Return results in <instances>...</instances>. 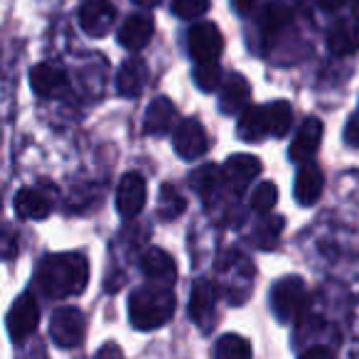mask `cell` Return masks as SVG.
I'll return each instance as SVG.
<instances>
[{
  "label": "cell",
  "instance_id": "6da1fadb",
  "mask_svg": "<svg viewBox=\"0 0 359 359\" xmlns=\"http://www.w3.org/2000/svg\"><path fill=\"white\" fill-rule=\"evenodd\" d=\"M37 283L45 295L57 300L81 295L89 283V261L76 251L45 256L37 271Z\"/></svg>",
  "mask_w": 359,
  "mask_h": 359
},
{
  "label": "cell",
  "instance_id": "7a4b0ae2",
  "mask_svg": "<svg viewBox=\"0 0 359 359\" xmlns=\"http://www.w3.org/2000/svg\"><path fill=\"white\" fill-rule=\"evenodd\" d=\"M175 315V295L168 285H145L133 290L128 300V318L135 330H158Z\"/></svg>",
  "mask_w": 359,
  "mask_h": 359
},
{
  "label": "cell",
  "instance_id": "3957f363",
  "mask_svg": "<svg viewBox=\"0 0 359 359\" xmlns=\"http://www.w3.org/2000/svg\"><path fill=\"white\" fill-rule=\"evenodd\" d=\"M271 308L283 323L300 318L303 310L308 308V288H305L303 278H298V276L280 278L271 288Z\"/></svg>",
  "mask_w": 359,
  "mask_h": 359
},
{
  "label": "cell",
  "instance_id": "277c9868",
  "mask_svg": "<svg viewBox=\"0 0 359 359\" xmlns=\"http://www.w3.org/2000/svg\"><path fill=\"white\" fill-rule=\"evenodd\" d=\"M86 334V315L74 305H62L52 313L50 320V337L57 347L72 349L81 344Z\"/></svg>",
  "mask_w": 359,
  "mask_h": 359
},
{
  "label": "cell",
  "instance_id": "5b68a950",
  "mask_svg": "<svg viewBox=\"0 0 359 359\" xmlns=\"http://www.w3.org/2000/svg\"><path fill=\"white\" fill-rule=\"evenodd\" d=\"M40 323V303L32 293H22L8 310V334L13 342H25Z\"/></svg>",
  "mask_w": 359,
  "mask_h": 359
},
{
  "label": "cell",
  "instance_id": "8992f818",
  "mask_svg": "<svg viewBox=\"0 0 359 359\" xmlns=\"http://www.w3.org/2000/svg\"><path fill=\"white\" fill-rule=\"evenodd\" d=\"M172 145L175 153L185 160H197L210 150V138H207L205 126L197 118H185L180 121L177 128L172 135Z\"/></svg>",
  "mask_w": 359,
  "mask_h": 359
},
{
  "label": "cell",
  "instance_id": "52a82bcc",
  "mask_svg": "<svg viewBox=\"0 0 359 359\" xmlns=\"http://www.w3.org/2000/svg\"><path fill=\"white\" fill-rule=\"evenodd\" d=\"M145 200H148V187L145 177L138 172H126L116 190V210L123 219H133L143 212Z\"/></svg>",
  "mask_w": 359,
  "mask_h": 359
},
{
  "label": "cell",
  "instance_id": "ba28073f",
  "mask_svg": "<svg viewBox=\"0 0 359 359\" xmlns=\"http://www.w3.org/2000/svg\"><path fill=\"white\" fill-rule=\"evenodd\" d=\"M187 47L195 62H217L224 50V37L212 22H197L187 37Z\"/></svg>",
  "mask_w": 359,
  "mask_h": 359
},
{
  "label": "cell",
  "instance_id": "9c48e42d",
  "mask_svg": "<svg viewBox=\"0 0 359 359\" xmlns=\"http://www.w3.org/2000/svg\"><path fill=\"white\" fill-rule=\"evenodd\" d=\"M259 175H261V160L246 153L231 155L224 163V168H222V180L229 185V190L234 192L236 197H239Z\"/></svg>",
  "mask_w": 359,
  "mask_h": 359
},
{
  "label": "cell",
  "instance_id": "30bf717a",
  "mask_svg": "<svg viewBox=\"0 0 359 359\" xmlns=\"http://www.w3.org/2000/svg\"><path fill=\"white\" fill-rule=\"evenodd\" d=\"M116 11L109 0H86L79 11V25L89 37H104L114 27Z\"/></svg>",
  "mask_w": 359,
  "mask_h": 359
},
{
  "label": "cell",
  "instance_id": "8fae6325",
  "mask_svg": "<svg viewBox=\"0 0 359 359\" xmlns=\"http://www.w3.org/2000/svg\"><path fill=\"white\" fill-rule=\"evenodd\" d=\"M320 143H323V121L315 118V116H308V118L300 123L298 133H295L293 143H290V160L295 163H310L315 153L320 150Z\"/></svg>",
  "mask_w": 359,
  "mask_h": 359
},
{
  "label": "cell",
  "instance_id": "7c38bea8",
  "mask_svg": "<svg viewBox=\"0 0 359 359\" xmlns=\"http://www.w3.org/2000/svg\"><path fill=\"white\" fill-rule=\"evenodd\" d=\"M30 86L42 99H57V96H62L67 91L69 79H67V72L60 69V67L35 65L30 69Z\"/></svg>",
  "mask_w": 359,
  "mask_h": 359
},
{
  "label": "cell",
  "instance_id": "4fadbf2b",
  "mask_svg": "<svg viewBox=\"0 0 359 359\" xmlns=\"http://www.w3.org/2000/svg\"><path fill=\"white\" fill-rule=\"evenodd\" d=\"M323 185H325V175L318 165L315 163L300 165L298 175H295V187H293V195H295V200H298V205L313 207L315 202L320 200V195H323Z\"/></svg>",
  "mask_w": 359,
  "mask_h": 359
},
{
  "label": "cell",
  "instance_id": "5bb4252c",
  "mask_svg": "<svg viewBox=\"0 0 359 359\" xmlns=\"http://www.w3.org/2000/svg\"><path fill=\"white\" fill-rule=\"evenodd\" d=\"M140 269H143L145 278L153 280L158 285H172L177 280V264L172 256L163 249H150L148 254L140 259Z\"/></svg>",
  "mask_w": 359,
  "mask_h": 359
},
{
  "label": "cell",
  "instance_id": "9a60e30c",
  "mask_svg": "<svg viewBox=\"0 0 359 359\" xmlns=\"http://www.w3.org/2000/svg\"><path fill=\"white\" fill-rule=\"evenodd\" d=\"M177 121V111H175L172 101L168 96H158L150 101V106L145 109L143 116V133L145 135H163Z\"/></svg>",
  "mask_w": 359,
  "mask_h": 359
},
{
  "label": "cell",
  "instance_id": "2e32d148",
  "mask_svg": "<svg viewBox=\"0 0 359 359\" xmlns=\"http://www.w3.org/2000/svg\"><path fill=\"white\" fill-rule=\"evenodd\" d=\"M249 96H251L249 81L241 74H229L224 84H222V94H219L222 114L226 116L241 114L246 109V104H249Z\"/></svg>",
  "mask_w": 359,
  "mask_h": 359
},
{
  "label": "cell",
  "instance_id": "e0dca14e",
  "mask_svg": "<svg viewBox=\"0 0 359 359\" xmlns=\"http://www.w3.org/2000/svg\"><path fill=\"white\" fill-rule=\"evenodd\" d=\"M327 47L332 55L347 57L359 52V20H339L327 30Z\"/></svg>",
  "mask_w": 359,
  "mask_h": 359
},
{
  "label": "cell",
  "instance_id": "ac0fdd59",
  "mask_svg": "<svg viewBox=\"0 0 359 359\" xmlns=\"http://www.w3.org/2000/svg\"><path fill=\"white\" fill-rule=\"evenodd\" d=\"M153 20L148 15H130L128 20L121 25V32H118V42L130 52H138L143 50L145 45L150 42L153 37Z\"/></svg>",
  "mask_w": 359,
  "mask_h": 359
},
{
  "label": "cell",
  "instance_id": "d6986e66",
  "mask_svg": "<svg viewBox=\"0 0 359 359\" xmlns=\"http://www.w3.org/2000/svg\"><path fill=\"white\" fill-rule=\"evenodd\" d=\"M145 81H148V67H145V62L143 60H128V62H123V67L118 69L116 86H118L121 96H126V99H135V96L143 91Z\"/></svg>",
  "mask_w": 359,
  "mask_h": 359
},
{
  "label": "cell",
  "instance_id": "ffe728a7",
  "mask_svg": "<svg viewBox=\"0 0 359 359\" xmlns=\"http://www.w3.org/2000/svg\"><path fill=\"white\" fill-rule=\"evenodd\" d=\"M215 300H217V290L210 280H195L190 293V318L197 325H207V320L215 313Z\"/></svg>",
  "mask_w": 359,
  "mask_h": 359
},
{
  "label": "cell",
  "instance_id": "44dd1931",
  "mask_svg": "<svg viewBox=\"0 0 359 359\" xmlns=\"http://www.w3.org/2000/svg\"><path fill=\"white\" fill-rule=\"evenodd\" d=\"M15 212L22 219H47L52 212V200L40 190H20L15 195Z\"/></svg>",
  "mask_w": 359,
  "mask_h": 359
},
{
  "label": "cell",
  "instance_id": "7402d4cb",
  "mask_svg": "<svg viewBox=\"0 0 359 359\" xmlns=\"http://www.w3.org/2000/svg\"><path fill=\"white\" fill-rule=\"evenodd\" d=\"M266 135H269V128H266L264 106H246L239 118V138L246 143H256V140H264Z\"/></svg>",
  "mask_w": 359,
  "mask_h": 359
},
{
  "label": "cell",
  "instance_id": "603a6c76",
  "mask_svg": "<svg viewBox=\"0 0 359 359\" xmlns=\"http://www.w3.org/2000/svg\"><path fill=\"white\" fill-rule=\"evenodd\" d=\"M264 116H266V128H269V135H276V138H283V135L290 130V126H293V111H290L288 101H273V104H266Z\"/></svg>",
  "mask_w": 359,
  "mask_h": 359
},
{
  "label": "cell",
  "instance_id": "cb8c5ba5",
  "mask_svg": "<svg viewBox=\"0 0 359 359\" xmlns=\"http://www.w3.org/2000/svg\"><path fill=\"white\" fill-rule=\"evenodd\" d=\"M290 22H293V11L285 3H269L264 15H261V30H264V35L273 37L280 35Z\"/></svg>",
  "mask_w": 359,
  "mask_h": 359
},
{
  "label": "cell",
  "instance_id": "d4e9b609",
  "mask_svg": "<svg viewBox=\"0 0 359 359\" xmlns=\"http://www.w3.org/2000/svg\"><path fill=\"white\" fill-rule=\"evenodd\" d=\"M215 359H251V344L241 334H222L217 339Z\"/></svg>",
  "mask_w": 359,
  "mask_h": 359
},
{
  "label": "cell",
  "instance_id": "484cf974",
  "mask_svg": "<svg viewBox=\"0 0 359 359\" xmlns=\"http://www.w3.org/2000/svg\"><path fill=\"white\" fill-rule=\"evenodd\" d=\"M276 202H278V187H276V182H271V180L259 182L256 190L251 192V210H254L256 215H264V217L271 215Z\"/></svg>",
  "mask_w": 359,
  "mask_h": 359
},
{
  "label": "cell",
  "instance_id": "4316f807",
  "mask_svg": "<svg viewBox=\"0 0 359 359\" xmlns=\"http://www.w3.org/2000/svg\"><path fill=\"white\" fill-rule=\"evenodd\" d=\"M195 81L202 91H215L222 86V67L219 62H197Z\"/></svg>",
  "mask_w": 359,
  "mask_h": 359
},
{
  "label": "cell",
  "instance_id": "83f0119b",
  "mask_svg": "<svg viewBox=\"0 0 359 359\" xmlns=\"http://www.w3.org/2000/svg\"><path fill=\"white\" fill-rule=\"evenodd\" d=\"M283 217H269V219H264L259 224V229L254 231V239L259 246H264V249H271V246L278 241L280 231H283Z\"/></svg>",
  "mask_w": 359,
  "mask_h": 359
},
{
  "label": "cell",
  "instance_id": "f1b7e54d",
  "mask_svg": "<svg viewBox=\"0 0 359 359\" xmlns=\"http://www.w3.org/2000/svg\"><path fill=\"white\" fill-rule=\"evenodd\" d=\"M172 11L182 20H192V18H200L210 11V0H175Z\"/></svg>",
  "mask_w": 359,
  "mask_h": 359
},
{
  "label": "cell",
  "instance_id": "f546056e",
  "mask_svg": "<svg viewBox=\"0 0 359 359\" xmlns=\"http://www.w3.org/2000/svg\"><path fill=\"white\" fill-rule=\"evenodd\" d=\"M160 202H163V205L168 207V210H165L163 215H160L163 219H175L177 215H182V212H185V200H182V197H180L177 192H175L170 185H165V187H163V195H160Z\"/></svg>",
  "mask_w": 359,
  "mask_h": 359
},
{
  "label": "cell",
  "instance_id": "4dcf8cb0",
  "mask_svg": "<svg viewBox=\"0 0 359 359\" xmlns=\"http://www.w3.org/2000/svg\"><path fill=\"white\" fill-rule=\"evenodd\" d=\"M344 140H347V145H354V148H359V116L349 118L347 128H344Z\"/></svg>",
  "mask_w": 359,
  "mask_h": 359
},
{
  "label": "cell",
  "instance_id": "1f68e13d",
  "mask_svg": "<svg viewBox=\"0 0 359 359\" xmlns=\"http://www.w3.org/2000/svg\"><path fill=\"white\" fill-rule=\"evenodd\" d=\"M300 359H334V354H332V349H330V347H323V344H318V347L305 349V352L300 354Z\"/></svg>",
  "mask_w": 359,
  "mask_h": 359
},
{
  "label": "cell",
  "instance_id": "d6a6232c",
  "mask_svg": "<svg viewBox=\"0 0 359 359\" xmlns=\"http://www.w3.org/2000/svg\"><path fill=\"white\" fill-rule=\"evenodd\" d=\"M121 357H123V354H121V349L116 347V344H106V347L96 354V359H121Z\"/></svg>",
  "mask_w": 359,
  "mask_h": 359
},
{
  "label": "cell",
  "instance_id": "836d02e7",
  "mask_svg": "<svg viewBox=\"0 0 359 359\" xmlns=\"http://www.w3.org/2000/svg\"><path fill=\"white\" fill-rule=\"evenodd\" d=\"M344 3H347V0H318V6L323 8V11H327V13L339 11V8H342Z\"/></svg>",
  "mask_w": 359,
  "mask_h": 359
},
{
  "label": "cell",
  "instance_id": "e575fe53",
  "mask_svg": "<svg viewBox=\"0 0 359 359\" xmlns=\"http://www.w3.org/2000/svg\"><path fill=\"white\" fill-rule=\"evenodd\" d=\"M234 6H236V11H239V13H249L251 8L256 6V0H234Z\"/></svg>",
  "mask_w": 359,
  "mask_h": 359
},
{
  "label": "cell",
  "instance_id": "d590c367",
  "mask_svg": "<svg viewBox=\"0 0 359 359\" xmlns=\"http://www.w3.org/2000/svg\"><path fill=\"white\" fill-rule=\"evenodd\" d=\"M138 6H143V8H155L160 3V0H135Z\"/></svg>",
  "mask_w": 359,
  "mask_h": 359
},
{
  "label": "cell",
  "instance_id": "8d00e7d4",
  "mask_svg": "<svg viewBox=\"0 0 359 359\" xmlns=\"http://www.w3.org/2000/svg\"><path fill=\"white\" fill-rule=\"evenodd\" d=\"M354 18L359 20V0H354Z\"/></svg>",
  "mask_w": 359,
  "mask_h": 359
}]
</instances>
